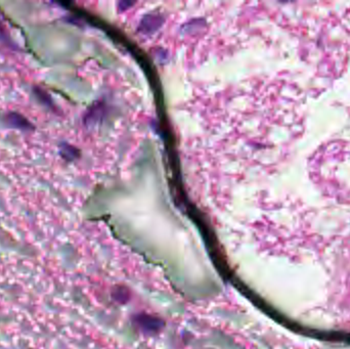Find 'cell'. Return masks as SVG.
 <instances>
[{
  "instance_id": "4",
  "label": "cell",
  "mask_w": 350,
  "mask_h": 349,
  "mask_svg": "<svg viewBox=\"0 0 350 349\" xmlns=\"http://www.w3.org/2000/svg\"><path fill=\"white\" fill-rule=\"evenodd\" d=\"M0 39H4V40H7V33H6V31H5V29L3 28L2 24H0Z\"/></svg>"
},
{
  "instance_id": "3",
  "label": "cell",
  "mask_w": 350,
  "mask_h": 349,
  "mask_svg": "<svg viewBox=\"0 0 350 349\" xmlns=\"http://www.w3.org/2000/svg\"><path fill=\"white\" fill-rule=\"evenodd\" d=\"M35 94L37 95V98H38L43 104H45L46 106H48V107H52V106H53V104H52V102H51V100H50V97H49V95H48L43 89H41V88H39V87H36V88H35Z\"/></svg>"
},
{
  "instance_id": "1",
  "label": "cell",
  "mask_w": 350,
  "mask_h": 349,
  "mask_svg": "<svg viewBox=\"0 0 350 349\" xmlns=\"http://www.w3.org/2000/svg\"><path fill=\"white\" fill-rule=\"evenodd\" d=\"M8 124L11 125L14 128L22 129V130H31L33 128L32 124L21 114L19 113H10L7 116Z\"/></svg>"
},
{
  "instance_id": "2",
  "label": "cell",
  "mask_w": 350,
  "mask_h": 349,
  "mask_svg": "<svg viewBox=\"0 0 350 349\" xmlns=\"http://www.w3.org/2000/svg\"><path fill=\"white\" fill-rule=\"evenodd\" d=\"M60 154H61V156H62L63 158L67 159V160H69V161L74 160V159L78 158V156H79L78 150H77L76 148L72 147V146L67 145V144H65V145H62V146H61V148H60Z\"/></svg>"
}]
</instances>
